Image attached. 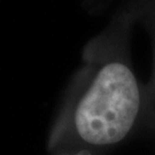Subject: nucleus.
<instances>
[{"mask_svg":"<svg viewBox=\"0 0 155 155\" xmlns=\"http://www.w3.org/2000/svg\"><path fill=\"white\" fill-rule=\"evenodd\" d=\"M143 105L139 82L125 61L99 66L76 101L72 125L77 137L92 146L121 143L138 121Z\"/></svg>","mask_w":155,"mask_h":155,"instance_id":"nucleus-1","label":"nucleus"},{"mask_svg":"<svg viewBox=\"0 0 155 155\" xmlns=\"http://www.w3.org/2000/svg\"><path fill=\"white\" fill-rule=\"evenodd\" d=\"M154 74H155V53H154Z\"/></svg>","mask_w":155,"mask_h":155,"instance_id":"nucleus-2","label":"nucleus"}]
</instances>
